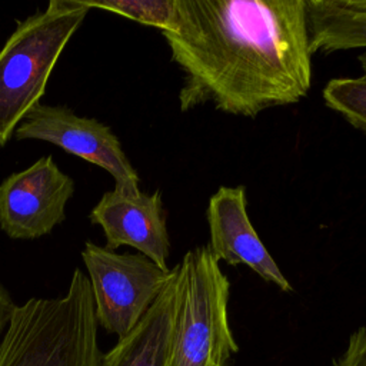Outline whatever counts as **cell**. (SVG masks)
I'll return each mask as SVG.
<instances>
[{
  "mask_svg": "<svg viewBox=\"0 0 366 366\" xmlns=\"http://www.w3.org/2000/svg\"><path fill=\"white\" fill-rule=\"evenodd\" d=\"M17 140H43L104 169L114 180V189L137 193L139 174L129 162L120 140L112 129L93 119L76 114L64 104L39 103L19 123Z\"/></svg>",
  "mask_w": 366,
  "mask_h": 366,
  "instance_id": "cell-6",
  "label": "cell"
},
{
  "mask_svg": "<svg viewBox=\"0 0 366 366\" xmlns=\"http://www.w3.org/2000/svg\"><path fill=\"white\" fill-rule=\"evenodd\" d=\"M89 9L120 14L162 33L174 31L179 23V0H83Z\"/></svg>",
  "mask_w": 366,
  "mask_h": 366,
  "instance_id": "cell-12",
  "label": "cell"
},
{
  "mask_svg": "<svg viewBox=\"0 0 366 366\" xmlns=\"http://www.w3.org/2000/svg\"><path fill=\"white\" fill-rule=\"evenodd\" d=\"M333 366H366V326L350 335L345 352L333 360Z\"/></svg>",
  "mask_w": 366,
  "mask_h": 366,
  "instance_id": "cell-14",
  "label": "cell"
},
{
  "mask_svg": "<svg viewBox=\"0 0 366 366\" xmlns=\"http://www.w3.org/2000/svg\"><path fill=\"white\" fill-rule=\"evenodd\" d=\"M322 97L329 109L366 134V76L330 79Z\"/></svg>",
  "mask_w": 366,
  "mask_h": 366,
  "instance_id": "cell-13",
  "label": "cell"
},
{
  "mask_svg": "<svg viewBox=\"0 0 366 366\" xmlns=\"http://www.w3.org/2000/svg\"><path fill=\"white\" fill-rule=\"evenodd\" d=\"M81 259L92 287L96 320L124 337L167 285L172 269H162L142 253H116L90 240Z\"/></svg>",
  "mask_w": 366,
  "mask_h": 366,
  "instance_id": "cell-5",
  "label": "cell"
},
{
  "mask_svg": "<svg viewBox=\"0 0 366 366\" xmlns=\"http://www.w3.org/2000/svg\"><path fill=\"white\" fill-rule=\"evenodd\" d=\"M162 34L184 74L182 112L256 117L310 90L306 0H179L176 30Z\"/></svg>",
  "mask_w": 366,
  "mask_h": 366,
  "instance_id": "cell-1",
  "label": "cell"
},
{
  "mask_svg": "<svg viewBox=\"0 0 366 366\" xmlns=\"http://www.w3.org/2000/svg\"><path fill=\"white\" fill-rule=\"evenodd\" d=\"M89 219L102 227L107 249L132 246L159 267L169 269L170 237L160 190L106 192L92 209Z\"/></svg>",
  "mask_w": 366,
  "mask_h": 366,
  "instance_id": "cell-9",
  "label": "cell"
},
{
  "mask_svg": "<svg viewBox=\"0 0 366 366\" xmlns=\"http://www.w3.org/2000/svg\"><path fill=\"white\" fill-rule=\"evenodd\" d=\"M357 61H359V64H360V69L363 70V76H366V51L362 53V54H359Z\"/></svg>",
  "mask_w": 366,
  "mask_h": 366,
  "instance_id": "cell-16",
  "label": "cell"
},
{
  "mask_svg": "<svg viewBox=\"0 0 366 366\" xmlns=\"http://www.w3.org/2000/svg\"><path fill=\"white\" fill-rule=\"evenodd\" d=\"M14 307H16V303L13 302L7 289L0 282V342H1V337H3V335L7 329V325L11 319Z\"/></svg>",
  "mask_w": 366,
  "mask_h": 366,
  "instance_id": "cell-15",
  "label": "cell"
},
{
  "mask_svg": "<svg viewBox=\"0 0 366 366\" xmlns=\"http://www.w3.org/2000/svg\"><path fill=\"white\" fill-rule=\"evenodd\" d=\"M229 295L230 282L209 246L187 250L177 263L167 366H227L239 350L229 325Z\"/></svg>",
  "mask_w": 366,
  "mask_h": 366,
  "instance_id": "cell-4",
  "label": "cell"
},
{
  "mask_svg": "<svg viewBox=\"0 0 366 366\" xmlns=\"http://www.w3.org/2000/svg\"><path fill=\"white\" fill-rule=\"evenodd\" d=\"M310 51L366 49V0H306Z\"/></svg>",
  "mask_w": 366,
  "mask_h": 366,
  "instance_id": "cell-11",
  "label": "cell"
},
{
  "mask_svg": "<svg viewBox=\"0 0 366 366\" xmlns=\"http://www.w3.org/2000/svg\"><path fill=\"white\" fill-rule=\"evenodd\" d=\"M100 359L92 287L80 269L61 297L16 305L0 342V366H99Z\"/></svg>",
  "mask_w": 366,
  "mask_h": 366,
  "instance_id": "cell-2",
  "label": "cell"
},
{
  "mask_svg": "<svg viewBox=\"0 0 366 366\" xmlns=\"http://www.w3.org/2000/svg\"><path fill=\"white\" fill-rule=\"evenodd\" d=\"M89 11L83 0H50L44 10L17 21L0 47V147L40 103L61 51Z\"/></svg>",
  "mask_w": 366,
  "mask_h": 366,
  "instance_id": "cell-3",
  "label": "cell"
},
{
  "mask_svg": "<svg viewBox=\"0 0 366 366\" xmlns=\"http://www.w3.org/2000/svg\"><path fill=\"white\" fill-rule=\"evenodd\" d=\"M177 264L140 322L104 355L99 366H167L176 309Z\"/></svg>",
  "mask_w": 366,
  "mask_h": 366,
  "instance_id": "cell-10",
  "label": "cell"
},
{
  "mask_svg": "<svg viewBox=\"0 0 366 366\" xmlns=\"http://www.w3.org/2000/svg\"><path fill=\"white\" fill-rule=\"evenodd\" d=\"M206 220L210 236L209 249L219 263L247 266L282 292L293 290L250 223L244 186L219 187L209 199Z\"/></svg>",
  "mask_w": 366,
  "mask_h": 366,
  "instance_id": "cell-8",
  "label": "cell"
},
{
  "mask_svg": "<svg viewBox=\"0 0 366 366\" xmlns=\"http://www.w3.org/2000/svg\"><path fill=\"white\" fill-rule=\"evenodd\" d=\"M74 180L43 156L0 183V229L14 240L43 237L66 219Z\"/></svg>",
  "mask_w": 366,
  "mask_h": 366,
  "instance_id": "cell-7",
  "label": "cell"
}]
</instances>
